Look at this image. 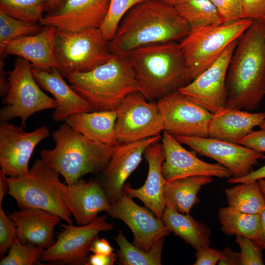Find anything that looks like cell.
I'll use <instances>...</instances> for the list:
<instances>
[{
  "instance_id": "1",
  "label": "cell",
  "mask_w": 265,
  "mask_h": 265,
  "mask_svg": "<svg viewBox=\"0 0 265 265\" xmlns=\"http://www.w3.org/2000/svg\"><path fill=\"white\" fill-rule=\"evenodd\" d=\"M190 31L174 5L160 0H147L135 5L124 16L108 46L112 54L126 57L147 45L180 42Z\"/></svg>"
},
{
  "instance_id": "2",
  "label": "cell",
  "mask_w": 265,
  "mask_h": 265,
  "mask_svg": "<svg viewBox=\"0 0 265 265\" xmlns=\"http://www.w3.org/2000/svg\"><path fill=\"white\" fill-rule=\"evenodd\" d=\"M226 107L256 109L265 96V21L253 20L238 39L227 78Z\"/></svg>"
},
{
  "instance_id": "3",
  "label": "cell",
  "mask_w": 265,
  "mask_h": 265,
  "mask_svg": "<svg viewBox=\"0 0 265 265\" xmlns=\"http://www.w3.org/2000/svg\"><path fill=\"white\" fill-rule=\"evenodd\" d=\"M126 57L139 92L149 101H157L189 83L186 60L177 42L144 46Z\"/></svg>"
},
{
  "instance_id": "4",
  "label": "cell",
  "mask_w": 265,
  "mask_h": 265,
  "mask_svg": "<svg viewBox=\"0 0 265 265\" xmlns=\"http://www.w3.org/2000/svg\"><path fill=\"white\" fill-rule=\"evenodd\" d=\"M55 146L43 150L41 159L72 185L89 173L102 171L113 153L114 147L88 139L65 123L52 133Z\"/></svg>"
},
{
  "instance_id": "5",
  "label": "cell",
  "mask_w": 265,
  "mask_h": 265,
  "mask_svg": "<svg viewBox=\"0 0 265 265\" xmlns=\"http://www.w3.org/2000/svg\"><path fill=\"white\" fill-rule=\"evenodd\" d=\"M65 78L93 111L116 110L126 96L139 91L126 57L112 54L107 62L90 71L70 74Z\"/></svg>"
},
{
  "instance_id": "6",
  "label": "cell",
  "mask_w": 265,
  "mask_h": 265,
  "mask_svg": "<svg viewBox=\"0 0 265 265\" xmlns=\"http://www.w3.org/2000/svg\"><path fill=\"white\" fill-rule=\"evenodd\" d=\"M59 175L41 159H37L26 173L8 177V193L20 209L30 207L42 209L72 224V215L63 197V183Z\"/></svg>"
},
{
  "instance_id": "7",
  "label": "cell",
  "mask_w": 265,
  "mask_h": 265,
  "mask_svg": "<svg viewBox=\"0 0 265 265\" xmlns=\"http://www.w3.org/2000/svg\"><path fill=\"white\" fill-rule=\"evenodd\" d=\"M253 21L243 18L191 30L179 42L189 82L213 64L230 44L240 38Z\"/></svg>"
},
{
  "instance_id": "8",
  "label": "cell",
  "mask_w": 265,
  "mask_h": 265,
  "mask_svg": "<svg viewBox=\"0 0 265 265\" xmlns=\"http://www.w3.org/2000/svg\"><path fill=\"white\" fill-rule=\"evenodd\" d=\"M108 41L99 28L74 32L56 29L54 52L62 75L90 71L111 57Z\"/></svg>"
},
{
  "instance_id": "9",
  "label": "cell",
  "mask_w": 265,
  "mask_h": 265,
  "mask_svg": "<svg viewBox=\"0 0 265 265\" xmlns=\"http://www.w3.org/2000/svg\"><path fill=\"white\" fill-rule=\"evenodd\" d=\"M30 62L18 57L12 70L8 73L9 90L2 97L4 105L0 110V121L8 122L20 117L21 126L26 127L27 119L36 112L54 109L56 102L39 87L32 72Z\"/></svg>"
},
{
  "instance_id": "10",
  "label": "cell",
  "mask_w": 265,
  "mask_h": 265,
  "mask_svg": "<svg viewBox=\"0 0 265 265\" xmlns=\"http://www.w3.org/2000/svg\"><path fill=\"white\" fill-rule=\"evenodd\" d=\"M139 91L129 94L117 109L115 132L119 143H127L159 135L163 131L161 114L157 102H148Z\"/></svg>"
},
{
  "instance_id": "11",
  "label": "cell",
  "mask_w": 265,
  "mask_h": 265,
  "mask_svg": "<svg viewBox=\"0 0 265 265\" xmlns=\"http://www.w3.org/2000/svg\"><path fill=\"white\" fill-rule=\"evenodd\" d=\"M106 216H98L89 223L74 226L62 225L53 244L42 252L41 262H58L71 265H85L93 240L103 231L112 230V223L106 221Z\"/></svg>"
},
{
  "instance_id": "12",
  "label": "cell",
  "mask_w": 265,
  "mask_h": 265,
  "mask_svg": "<svg viewBox=\"0 0 265 265\" xmlns=\"http://www.w3.org/2000/svg\"><path fill=\"white\" fill-rule=\"evenodd\" d=\"M164 130L176 136L209 137L208 125L213 113L178 90L157 102Z\"/></svg>"
},
{
  "instance_id": "13",
  "label": "cell",
  "mask_w": 265,
  "mask_h": 265,
  "mask_svg": "<svg viewBox=\"0 0 265 265\" xmlns=\"http://www.w3.org/2000/svg\"><path fill=\"white\" fill-rule=\"evenodd\" d=\"M238 39L230 44L219 58L178 91L212 113L226 107V78Z\"/></svg>"
},
{
  "instance_id": "14",
  "label": "cell",
  "mask_w": 265,
  "mask_h": 265,
  "mask_svg": "<svg viewBox=\"0 0 265 265\" xmlns=\"http://www.w3.org/2000/svg\"><path fill=\"white\" fill-rule=\"evenodd\" d=\"M24 128L7 121L0 123V166L10 177L29 170L28 162L35 147L50 135L44 126L31 132H25Z\"/></svg>"
},
{
  "instance_id": "15",
  "label": "cell",
  "mask_w": 265,
  "mask_h": 265,
  "mask_svg": "<svg viewBox=\"0 0 265 265\" xmlns=\"http://www.w3.org/2000/svg\"><path fill=\"white\" fill-rule=\"evenodd\" d=\"M125 191L116 201L111 204L107 212L111 217L123 221L132 231L133 244L149 251L160 239L171 232L162 219L158 218L147 208L136 204Z\"/></svg>"
},
{
  "instance_id": "16",
  "label": "cell",
  "mask_w": 265,
  "mask_h": 265,
  "mask_svg": "<svg viewBox=\"0 0 265 265\" xmlns=\"http://www.w3.org/2000/svg\"><path fill=\"white\" fill-rule=\"evenodd\" d=\"M161 140L159 135L134 142L119 143L114 147L99 181L111 204L122 196L125 181L139 164L146 149Z\"/></svg>"
},
{
  "instance_id": "17",
  "label": "cell",
  "mask_w": 265,
  "mask_h": 265,
  "mask_svg": "<svg viewBox=\"0 0 265 265\" xmlns=\"http://www.w3.org/2000/svg\"><path fill=\"white\" fill-rule=\"evenodd\" d=\"M176 138L199 155L212 159L228 168L234 178L243 177L251 172L263 155L262 153L243 145L209 137Z\"/></svg>"
},
{
  "instance_id": "18",
  "label": "cell",
  "mask_w": 265,
  "mask_h": 265,
  "mask_svg": "<svg viewBox=\"0 0 265 265\" xmlns=\"http://www.w3.org/2000/svg\"><path fill=\"white\" fill-rule=\"evenodd\" d=\"M163 132L161 143L164 160L161 170L167 183L194 176L231 177L228 168L219 163H210L201 160L194 153L185 149L175 136Z\"/></svg>"
},
{
  "instance_id": "19",
  "label": "cell",
  "mask_w": 265,
  "mask_h": 265,
  "mask_svg": "<svg viewBox=\"0 0 265 265\" xmlns=\"http://www.w3.org/2000/svg\"><path fill=\"white\" fill-rule=\"evenodd\" d=\"M109 4L110 0H66L57 9L43 16L39 24L66 32L100 28Z\"/></svg>"
},
{
  "instance_id": "20",
  "label": "cell",
  "mask_w": 265,
  "mask_h": 265,
  "mask_svg": "<svg viewBox=\"0 0 265 265\" xmlns=\"http://www.w3.org/2000/svg\"><path fill=\"white\" fill-rule=\"evenodd\" d=\"M62 195L78 225H86L101 212H107L111 205L99 180H79L72 185L62 184Z\"/></svg>"
},
{
  "instance_id": "21",
  "label": "cell",
  "mask_w": 265,
  "mask_h": 265,
  "mask_svg": "<svg viewBox=\"0 0 265 265\" xmlns=\"http://www.w3.org/2000/svg\"><path fill=\"white\" fill-rule=\"evenodd\" d=\"M144 156L148 164V172L144 184L133 188L125 185L124 191L131 197L141 201L159 219H162L165 207L164 191L166 181L162 173L161 166L164 160L162 143L156 142L145 150Z\"/></svg>"
},
{
  "instance_id": "22",
  "label": "cell",
  "mask_w": 265,
  "mask_h": 265,
  "mask_svg": "<svg viewBox=\"0 0 265 265\" xmlns=\"http://www.w3.org/2000/svg\"><path fill=\"white\" fill-rule=\"evenodd\" d=\"M56 29L43 26L38 33L24 36L9 42L0 58L12 54L26 59L32 67L51 72L59 65L54 52Z\"/></svg>"
},
{
  "instance_id": "23",
  "label": "cell",
  "mask_w": 265,
  "mask_h": 265,
  "mask_svg": "<svg viewBox=\"0 0 265 265\" xmlns=\"http://www.w3.org/2000/svg\"><path fill=\"white\" fill-rule=\"evenodd\" d=\"M32 72L38 85L50 92L56 101V106L52 115L54 121H65L73 114L93 111L88 103L66 83L57 68L49 72L32 67Z\"/></svg>"
},
{
  "instance_id": "24",
  "label": "cell",
  "mask_w": 265,
  "mask_h": 265,
  "mask_svg": "<svg viewBox=\"0 0 265 265\" xmlns=\"http://www.w3.org/2000/svg\"><path fill=\"white\" fill-rule=\"evenodd\" d=\"M8 216L16 226L17 239L22 243H30L45 250L55 242L54 228L61 219L55 214L30 207L13 211Z\"/></svg>"
},
{
  "instance_id": "25",
  "label": "cell",
  "mask_w": 265,
  "mask_h": 265,
  "mask_svg": "<svg viewBox=\"0 0 265 265\" xmlns=\"http://www.w3.org/2000/svg\"><path fill=\"white\" fill-rule=\"evenodd\" d=\"M265 121V112L251 113L225 108L213 114L208 125L209 137L235 144Z\"/></svg>"
},
{
  "instance_id": "26",
  "label": "cell",
  "mask_w": 265,
  "mask_h": 265,
  "mask_svg": "<svg viewBox=\"0 0 265 265\" xmlns=\"http://www.w3.org/2000/svg\"><path fill=\"white\" fill-rule=\"evenodd\" d=\"M117 110L83 112L68 117L65 123L91 141L110 147L119 144L115 132Z\"/></svg>"
},
{
  "instance_id": "27",
  "label": "cell",
  "mask_w": 265,
  "mask_h": 265,
  "mask_svg": "<svg viewBox=\"0 0 265 265\" xmlns=\"http://www.w3.org/2000/svg\"><path fill=\"white\" fill-rule=\"evenodd\" d=\"M162 219L171 232L196 250L209 246L211 229L189 214L180 213L171 206L165 205Z\"/></svg>"
},
{
  "instance_id": "28",
  "label": "cell",
  "mask_w": 265,
  "mask_h": 265,
  "mask_svg": "<svg viewBox=\"0 0 265 265\" xmlns=\"http://www.w3.org/2000/svg\"><path fill=\"white\" fill-rule=\"evenodd\" d=\"M212 181L211 176H194L166 183L164 191L165 205L180 213L189 214L192 208L199 202L197 194L202 187Z\"/></svg>"
},
{
  "instance_id": "29",
  "label": "cell",
  "mask_w": 265,
  "mask_h": 265,
  "mask_svg": "<svg viewBox=\"0 0 265 265\" xmlns=\"http://www.w3.org/2000/svg\"><path fill=\"white\" fill-rule=\"evenodd\" d=\"M174 6L191 30L223 23L210 0H177Z\"/></svg>"
},
{
  "instance_id": "30",
  "label": "cell",
  "mask_w": 265,
  "mask_h": 265,
  "mask_svg": "<svg viewBox=\"0 0 265 265\" xmlns=\"http://www.w3.org/2000/svg\"><path fill=\"white\" fill-rule=\"evenodd\" d=\"M228 206L250 214H260L265 209V198L258 181L238 183L225 190Z\"/></svg>"
},
{
  "instance_id": "31",
  "label": "cell",
  "mask_w": 265,
  "mask_h": 265,
  "mask_svg": "<svg viewBox=\"0 0 265 265\" xmlns=\"http://www.w3.org/2000/svg\"><path fill=\"white\" fill-rule=\"evenodd\" d=\"M119 249L118 264L121 265H160L161 252L165 238L158 240L149 251H145L130 242L123 233L118 230L114 238Z\"/></svg>"
},
{
  "instance_id": "32",
  "label": "cell",
  "mask_w": 265,
  "mask_h": 265,
  "mask_svg": "<svg viewBox=\"0 0 265 265\" xmlns=\"http://www.w3.org/2000/svg\"><path fill=\"white\" fill-rule=\"evenodd\" d=\"M260 214H250L238 211L229 206L220 208L218 217L221 230L228 236L240 235L254 239L259 222Z\"/></svg>"
},
{
  "instance_id": "33",
  "label": "cell",
  "mask_w": 265,
  "mask_h": 265,
  "mask_svg": "<svg viewBox=\"0 0 265 265\" xmlns=\"http://www.w3.org/2000/svg\"><path fill=\"white\" fill-rule=\"evenodd\" d=\"M45 8V0H0V11L26 22L39 23Z\"/></svg>"
},
{
  "instance_id": "34",
  "label": "cell",
  "mask_w": 265,
  "mask_h": 265,
  "mask_svg": "<svg viewBox=\"0 0 265 265\" xmlns=\"http://www.w3.org/2000/svg\"><path fill=\"white\" fill-rule=\"evenodd\" d=\"M43 26L37 23L26 22L12 18L0 11V54H3L6 45L20 37L34 35Z\"/></svg>"
},
{
  "instance_id": "35",
  "label": "cell",
  "mask_w": 265,
  "mask_h": 265,
  "mask_svg": "<svg viewBox=\"0 0 265 265\" xmlns=\"http://www.w3.org/2000/svg\"><path fill=\"white\" fill-rule=\"evenodd\" d=\"M146 0H110L107 16L99 28L104 38L110 41L127 12L135 5Z\"/></svg>"
},
{
  "instance_id": "36",
  "label": "cell",
  "mask_w": 265,
  "mask_h": 265,
  "mask_svg": "<svg viewBox=\"0 0 265 265\" xmlns=\"http://www.w3.org/2000/svg\"><path fill=\"white\" fill-rule=\"evenodd\" d=\"M44 249L30 243H22L17 239L0 261V265H33L39 263Z\"/></svg>"
},
{
  "instance_id": "37",
  "label": "cell",
  "mask_w": 265,
  "mask_h": 265,
  "mask_svg": "<svg viewBox=\"0 0 265 265\" xmlns=\"http://www.w3.org/2000/svg\"><path fill=\"white\" fill-rule=\"evenodd\" d=\"M240 249V265H263V249L252 239L236 235Z\"/></svg>"
},
{
  "instance_id": "38",
  "label": "cell",
  "mask_w": 265,
  "mask_h": 265,
  "mask_svg": "<svg viewBox=\"0 0 265 265\" xmlns=\"http://www.w3.org/2000/svg\"><path fill=\"white\" fill-rule=\"evenodd\" d=\"M17 239L16 226L0 205V255L8 251Z\"/></svg>"
},
{
  "instance_id": "39",
  "label": "cell",
  "mask_w": 265,
  "mask_h": 265,
  "mask_svg": "<svg viewBox=\"0 0 265 265\" xmlns=\"http://www.w3.org/2000/svg\"><path fill=\"white\" fill-rule=\"evenodd\" d=\"M216 7L223 23L242 19L241 0H210Z\"/></svg>"
},
{
  "instance_id": "40",
  "label": "cell",
  "mask_w": 265,
  "mask_h": 265,
  "mask_svg": "<svg viewBox=\"0 0 265 265\" xmlns=\"http://www.w3.org/2000/svg\"><path fill=\"white\" fill-rule=\"evenodd\" d=\"M242 19L265 21V0H241Z\"/></svg>"
},
{
  "instance_id": "41",
  "label": "cell",
  "mask_w": 265,
  "mask_h": 265,
  "mask_svg": "<svg viewBox=\"0 0 265 265\" xmlns=\"http://www.w3.org/2000/svg\"><path fill=\"white\" fill-rule=\"evenodd\" d=\"M239 144L260 153L265 152V129L252 131L240 140Z\"/></svg>"
},
{
  "instance_id": "42",
  "label": "cell",
  "mask_w": 265,
  "mask_h": 265,
  "mask_svg": "<svg viewBox=\"0 0 265 265\" xmlns=\"http://www.w3.org/2000/svg\"><path fill=\"white\" fill-rule=\"evenodd\" d=\"M221 251L207 246L196 250L194 265H215L219 261Z\"/></svg>"
},
{
  "instance_id": "43",
  "label": "cell",
  "mask_w": 265,
  "mask_h": 265,
  "mask_svg": "<svg viewBox=\"0 0 265 265\" xmlns=\"http://www.w3.org/2000/svg\"><path fill=\"white\" fill-rule=\"evenodd\" d=\"M261 159L265 160V155H262ZM265 179V164L258 169L252 171L248 174L239 178L230 177L227 180L230 184H238L241 183L256 181L260 179Z\"/></svg>"
},
{
  "instance_id": "44",
  "label": "cell",
  "mask_w": 265,
  "mask_h": 265,
  "mask_svg": "<svg viewBox=\"0 0 265 265\" xmlns=\"http://www.w3.org/2000/svg\"><path fill=\"white\" fill-rule=\"evenodd\" d=\"M117 260V255L114 252L108 255L93 254L88 256L85 265H113Z\"/></svg>"
},
{
  "instance_id": "45",
  "label": "cell",
  "mask_w": 265,
  "mask_h": 265,
  "mask_svg": "<svg viewBox=\"0 0 265 265\" xmlns=\"http://www.w3.org/2000/svg\"><path fill=\"white\" fill-rule=\"evenodd\" d=\"M219 265H240V253L233 251L230 247H226L221 251Z\"/></svg>"
},
{
  "instance_id": "46",
  "label": "cell",
  "mask_w": 265,
  "mask_h": 265,
  "mask_svg": "<svg viewBox=\"0 0 265 265\" xmlns=\"http://www.w3.org/2000/svg\"><path fill=\"white\" fill-rule=\"evenodd\" d=\"M89 250L94 254L108 255L113 253L114 249L107 240L98 236L92 241Z\"/></svg>"
},
{
  "instance_id": "47",
  "label": "cell",
  "mask_w": 265,
  "mask_h": 265,
  "mask_svg": "<svg viewBox=\"0 0 265 265\" xmlns=\"http://www.w3.org/2000/svg\"><path fill=\"white\" fill-rule=\"evenodd\" d=\"M254 240L263 250H265V209L260 213L258 228Z\"/></svg>"
},
{
  "instance_id": "48",
  "label": "cell",
  "mask_w": 265,
  "mask_h": 265,
  "mask_svg": "<svg viewBox=\"0 0 265 265\" xmlns=\"http://www.w3.org/2000/svg\"><path fill=\"white\" fill-rule=\"evenodd\" d=\"M4 62L2 58L0 61V95L3 97L6 95L9 90L8 73L4 69Z\"/></svg>"
},
{
  "instance_id": "49",
  "label": "cell",
  "mask_w": 265,
  "mask_h": 265,
  "mask_svg": "<svg viewBox=\"0 0 265 265\" xmlns=\"http://www.w3.org/2000/svg\"><path fill=\"white\" fill-rule=\"evenodd\" d=\"M5 171L0 169V205H2L3 197L8 192L9 179L6 177Z\"/></svg>"
},
{
  "instance_id": "50",
  "label": "cell",
  "mask_w": 265,
  "mask_h": 265,
  "mask_svg": "<svg viewBox=\"0 0 265 265\" xmlns=\"http://www.w3.org/2000/svg\"><path fill=\"white\" fill-rule=\"evenodd\" d=\"M45 11L49 13L59 7L66 0H45Z\"/></svg>"
},
{
  "instance_id": "51",
  "label": "cell",
  "mask_w": 265,
  "mask_h": 265,
  "mask_svg": "<svg viewBox=\"0 0 265 265\" xmlns=\"http://www.w3.org/2000/svg\"><path fill=\"white\" fill-rule=\"evenodd\" d=\"M259 186L265 198V179H260L257 181Z\"/></svg>"
},
{
  "instance_id": "52",
  "label": "cell",
  "mask_w": 265,
  "mask_h": 265,
  "mask_svg": "<svg viewBox=\"0 0 265 265\" xmlns=\"http://www.w3.org/2000/svg\"><path fill=\"white\" fill-rule=\"evenodd\" d=\"M168 4L174 5L177 0H160Z\"/></svg>"
},
{
  "instance_id": "53",
  "label": "cell",
  "mask_w": 265,
  "mask_h": 265,
  "mask_svg": "<svg viewBox=\"0 0 265 265\" xmlns=\"http://www.w3.org/2000/svg\"><path fill=\"white\" fill-rule=\"evenodd\" d=\"M260 128L262 129H265V121L263 122V123L260 126Z\"/></svg>"
}]
</instances>
